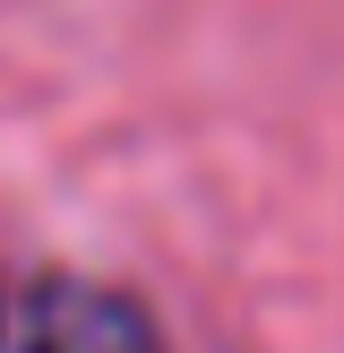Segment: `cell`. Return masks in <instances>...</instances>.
I'll return each instance as SVG.
<instances>
[{
  "label": "cell",
  "instance_id": "1",
  "mask_svg": "<svg viewBox=\"0 0 344 353\" xmlns=\"http://www.w3.org/2000/svg\"><path fill=\"white\" fill-rule=\"evenodd\" d=\"M17 353H164L155 327L103 285H43L26 302Z\"/></svg>",
  "mask_w": 344,
  "mask_h": 353
}]
</instances>
